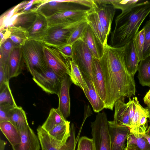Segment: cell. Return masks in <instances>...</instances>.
I'll use <instances>...</instances> for the list:
<instances>
[{
    "mask_svg": "<svg viewBox=\"0 0 150 150\" xmlns=\"http://www.w3.org/2000/svg\"><path fill=\"white\" fill-rule=\"evenodd\" d=\"M19 132L21 142L12 146L13 150H40L41 146L38 136L29 126Z\"/></svg>",
    "mask_w": 150,
    "mask_h": 150,
    "instance_id": "9a60e30c",
    "label": "cell"
},
{
    "mask_svg": "<svg viewBox=\"0 0 150 150\" xmlns=\"http://www.w3.org/2000/svg\"><path fill=\"white\" fill-rule=\"evenodd\" d=\"M72 49L71 60L77 66L82 74L93 81V57L87 45L82 40L79 39L72 45Z\"/></svg>",
    "mask_w": 150,
    "mask_h": 150,
    "instance_id": "8992f818",
    "label": "cell"
},
{
    "mask_svg": "<svg viewBox=\"0 0 150 150\" xmlns=\"http://www.w3.org/2000/svg\"><path fill=\"white\" fill-rule=\"evenodd\" d=\"M77 150H95L92 139L86 136L81 137L79 139Z\"/></svg>",
    "mask_w": 150,
    "mask_h": 150,
    "instance_id": "ab89813d",
    "label": "cell"
},
{
    "mask_svg": "<svg viewBox=\"0 0 150 150\" xmlns=\"http://www.w3.org/2000/svg\"><path fill=\"white\" fill-rule=\"evenodd\" d=\"M10 33V31L7 27H5L0 29V45L9 38Z\"/></svg>",
    "mask_w": 150,
    "mask_h": 150,
    "instance_id": "f6af8a7d",
    "label": "cell"
},
{
    "mask_svg": "<svg viewBox=\"0 0 150 150\" xmlns=\"http://www.w3.org/2000/svg\"><path fill=\"white\" fill-rule=\"evenodd\" d=\"M93 81L95 88L104 102L106 98L105 81L99 60L93 57L92 66Z\"/></svg>",
    "mask_w": 150,
    "mask_h": 150,
    "instance_id": "ffe728a7",
    "label": "cell"
},
{
    "mask_svg": "<svg viewBox=\"0 0 150 150\" xmlns=\"http://www.w3.org/2000/svg\"><path fill=\"white\" fill-rule=\"evenodd\" d=\"M25 65L23 59L21 46L17 45L13 49L7 64L8 78L17 77L22 72Z\"/></svg>",
    "mask_w": 150,
    "mask_h": 150,
    "instance_id": "5bb4252c",
    "label": "cell"
},
{
    "mask_svg": "<svg viewBox=\"0 0 150 150\" xmlns=\"http://www.w3.org/2000/svg\"><path fill=\"white\" fill-rule=\"evenodd\" d=\"M123 53L127 69L132 77L138 71L140 62L132 40L123 47Z\"/></svg>",
    "mask_w": 150,
    "mask_h": 150,
    "instance_id": "ac0fdd59",
    "label": "cell"
},
{
    "mask_svg": "<svg viewBox=\"0 0 150 150\" xmlns=\"http://www.w3.org/2000/svg\"><path fill=\"white\" fill-rule=\"evenodd\" d=\"M7 143L4 140L2 139L1 138L0 139V150H4L5 145Z\"/></svg>",
    "mask_w": 150,
    "mask_h": 150,
    "instance_id": "c3c4849f",
    "label": "cell"
},
{
    "mask_svg": "<svg viewBox=\"0 0 150 150\" xmlns=\"http://www.w3.org/2000/svg\"><path fill=\"white\" fill-rule=\"evenodd\" d=\"M7 103L17 107L16 102L10 89L9 81L0 88V104Z\"/></svg>",
    "mask_w": 150,
    "mask_h": 150,
    "instance_id": "836d02e7",
    "label": "cell"
},
{
    "mask_svg": "<svg viewBox=\"0 0 150 150\" xmlns=\"http://www.w3.org/2000/svg\"><path fill=\"white\" fill-rule=\"evenodd\" d=\"M72 83L69 76L65 74L62 80L61 87L57 95L59 105L57 108L66 119L70 114L69 89Z\"/></svg>",
    "mask_w": 150,
    "mask_h": 150,
    "instance_id": "4fadbf2b",
    "label": "cell"
},
{
    "mask_svg": "<svg viewBox=\"0 0 150 150\" xmlns=\"http://www.w3.org/2000/svg\"><path fill=\"white\" fill-rule=\"evenodd\" d=\"M58 49L64 57L71 59L73 54L72 45L67 44Z\"/></svg>",
    "mask_w": 150,
    "mask_h": 150,
    "instance_id": "ee69618b",
    "label": "cell"
},
{
    "mask_svg": "<svg viewBox=\"0 0 150 150\" xmlns=\"http://www.w3.org/2000/svg\"><path fill=\"white\" fill-rule=\"evenodd\" d=\"M70 130V136L66 144L59 147L41 126H39L37 129V131L42 150H75L76 140L75 127L73 123L71 125Z\"/></svg>",
    "mask_w": 150,
    "mask_h": 150,
    "instance_id": "30bf717a",
    "label": "cell"
},
{
    "mask_svg": "<svg viewBox=\"0 0 150 150\" xmlns=\"http://www.w3.org/2000/svg\"><path fill=\"white\" fill-rule=\"evenodd\" d=\"M86 19L98 39L103 45L107 43L108 35L102 27L94 9H91Z\"/></svg>",
    "mask_w": 150,
    "mask_h": 150,
    "instance_id": "d4e9b609",
    "label": "cell"
},
{
    "mask_svg": "<svg viewBox=\"0 0 150 150\" xmlns=\"http://www.w3.org/2000/svg\"><path fill=\"white\" fill-rule=\"evenodd\" d=\"M38 14L35 10L14 14L7 21L4 27L13 26L21 27L27 30L34 22Z\"/></svg>",
    "mask_w": 150,
    "mask_h": 150,
    "instance_id": "2e32d148",
    "label": "cell"
},
{
    "mask_svg": "<svg viewBox=\"0 0 150 150\" xmlns=\"http://www.w3.org/2000/svg\"><path fill=\"white\" fill-rule=\"evenodd\" d=\"M0 46V65L6 64L11 51L13 48L17 45L8 38Z\"/></svg>",
    "mask_w": 150,
    "mask_h": 150,
    "instance_id": "d6a6232c",
    "label": "cell"
},
{
    "mask_svg": "<svg viewBox=\"0 0 150 150\" xmlns=\"http://www.w3.org/2000/svg\"><path fill=\"white\" fill-rule=\"evenodd\" d=\"M148 109V110H149V120H150V107H147Z\"/></svg>",
    "mask_w": 150,
    "mask_h": 150,
    "instance_id": "f5cc1de1",
    "label": "cell"
},
{
    "mask_svg": "<svg viewBox=\"0 0 150 150\" xmlns=\"http://www.w3.org/2000/svg\"><path fill=\"white\" fill-rule=\"evenodd\" d=\"M32 76L34 81L43 91L47 93L58 95L63 78L49 68L45 71Z\"/></svg>",
    "mask_w": 150,
    "mask_h": 150,
    "instance_id": "ba28073f",
    "label": "cell"
},
{
    "mask_svg": "<svg viewBox=\"0 0 150 150\" xmlns=\"http://www.w3.org/2000/svg\"><path fill=\"white\" fill-rule=\"evenodd\" d=\"M48 27L46 18L38 13L35 21L27 30L29 39L39 41L46 34Z\"/></svg>",
    "mask_w": 150,
    "mask_h": 150,
    "instance_id": "7402d4cb",
    "label": "cell"
},
{
    "mask_svg": "<svg viewBox=\"0 0 150 150\" xmlns=\"http://www.w3.org/2000/svg\"><path fill=\"white\" fill-rule=\"evenodd\" d=\"M94 2L97 6L104 5L112 4L113 0H94Z\"/></svg>",
    "mask_w": 150,
    "mask_h": 150,
    "instance_id": "bcb514c9",
    "label": "cell"
},
{
    "mask_svg": "<svg viewBox=\"0 0 150 150\" xmlns=\"http://www.w3.org/2000/svg\"><path fill=\"white\" fill-rule=\"evenodd\" d=\"M9 119L19 131L23 130L29 126L25 112L20 106L15 107L10 111Z\"/></svg>",
    "mask_w": 150,
    "mask_h": 150,
    "instance_id": "484cf974",
    "label": "cell"
},
{
    "mask_svg": "<svg viewBox=\"0 0 150 150\" xmlns=\"http://www.w3.org/2000/svg\"><path fill=\"white\" fill-rule=\"evenodd\" d=\"M108 122L106 114L98 113L91 122V134L95 150H111Z\"/></svg>",
    "mask_w": 150,
    "mask_h": 150,
    "instance_id": "277c9868",
    "label": "cell"
},
{
    "mask_svg": "<svg viewBox=\"0 0 150 150\" xmlns=\"http://www.w3.org/2000/svg\"><path fill=\"white\" fill-rule=\"evenodd\" d=\"M88 25L86 19L79 24L71 35L68 39L67 44L73 45L76 41L81 39Z\"/></svg>",
    "mask_w": 150,
    "mask_h": 150,
    "instance_id": "e575fe53",
    "label": "cell"
},
{
    "mask_svg": "<svg viewBox=\"0 0 150 150\" xmlns=\"http://www.w3.org/2000/svg\"><path fill=\"white\" fill-rule=\"evenodd\" d=\"M99 61L106 90L105 108L112 110L115 103L120 98H130L135 95L134 78L126 68L123 47H113L106 43L104 45L103 55Z\"/></svg>",
    "mask_w": 150,
    "mask_h": 150,
    "instance_id": "6da1fadb",
    "label": "cell"
},
{
    "mask_svg": "<svg viewBox=\"0 0 150 150\" xmlns=\"http://www.w3.org/2000/svg\"><path fill=\"white\" fill-rule=\"evenodd\" d=\"M114 106V122L117 125L126 126L129 128L130 122L129 108L127 103L125 102V98H121L117 100Z\"/></svg>",
    "mask_w": 150,
    "mask_h": 150,
    "instance_id": "603a6c76",
    "label": "cell"
},
{
    "mask_svg": "<svg viewBox=\"0 0 150 150\" xmlns=\"http://www.w3.org/2000/svg\"><path fill=\"white\" fill-rule=\"evenodd\" d=\"M150 13V1L146 0L122 12L115 20V25L111 33L110 45L122 47L133 40Z\"/></svg>",
    "mask_w": 150,
    "mask_h": 150,
    "instance_id": "7a4b0ae2",
    "label": "cell"
},
{
    "mask_svg": "<svg viewBox=\"0 0 150 150\" xmlns=\"http://www.w3.org/2000/svg\"><path fill=\"white\" fill-rule=\"evenodd\" d=\"M144 134L129 133L127 137L126 146L138 150H150V145Z\"/></svg>",
    "mask_w": 150,
    "mask_h": 150,
    "instance_id": "f546056e",
    "label": "cell"
},
{
    "mask_svg": "<svg viewBox=\"0 0 150 150\" xmlns=\"http://www.w3.org/2000/svg\"><path fill=\"white\" fill-rule=\"evenodd\" d=\"M139 103L137 97H134L131 99L129 98V101L127 103L129 110V115L131 122L134 116L138 103Z\"/></svg>",
    "mask_w": 150,
    "mask_h": 150,
    "instance_id": "7bdbcfd3",
    "label": "cell"
},
{
    "mask_svg": "<svg viewBox=\"0 0 150 150\" xmlns=\"http://www.w3.org/2000/svg\"><path fill=\"white\" fill-rule=\"evenodd\" d=\"M67 121L57 108H52L50 110L48 117L41 127L48 132L56 126L65 123Z\"/></svg>",
    "mask_w": 150,
    "mask_h": 150,
    "instance_id": "83f0119b",
    "label": "cell"
},
{
    "mask_svg": "<svg viewBox=\"0 0 150 150\" xmlns=\"http://www.w3.org/2000/svg\"><path fill=\"white\" fill-rule=\"evenodd\" d=\"M138 71L140 83L143 86L150 87V55L140 62Z\"/></svg>",
    "mask_w": 150,
    "mask_h": 150,
    "instance_id": "f1b7e54d",
    "label": "cell"
},
{
    "mask_svg": "<svg viewBox=\"0 0 150 150\" xmlns=\"http://www.w3.org/2000/svg\"><path fill=\"white\" fill-rule=\"evenodd\" d=\"M0 128L12 146L21 143V138L19 131L10 121L0 123Z\"/></svg>",
    "mask_w": 150,
    "mask_h": 150,
    "instance_id": "4316f807",
    "label": "cell"
},
{
    "mask_svg": "<svg viewBox=\"0 0 150 150\" xmlns=\"http://www.w3.org/2000/svg\"><path fill=\"white\" fill-rule=\"evenodd\" d=\"M149 111L143 114L140 118L137 127L136 134H144L148 126V118H149Z\"/></svg>",
    "mask_w": 150,
    "mask_h": 150,
    "instance_id": "60d3db41",
    "label": "cell"
},
{
    "mask_svg": "<svg viewBox=\"0 0 150 150\" xmlns=\"http://www.w3.org/2000/svg\"><path fill=\"white\" fill-rule=\"evenodd\" d=\"M143 100L144 103L147 106V107H150V89L146 93Z\"/></svg>",
    "mask_w": 150,
    "mask_h": 150,
    "instance_id": "7dc6e473",
    "label": "cell"
},
{
    "mask_svg": "<svg viewBox=\"0 0 150 150\" xmlns=\"http://www.w3.org/2000/svg\"><path fill=\"white\" fill-rule=\"evenodd\" d=\"M15 107H16L7 103L0 104V123L9 121L10 111Z\"/></svg>",
    "mask_w": 150,
    "mask_h": 150,
    "instance_id": "b9f144b4",
    "label": "cell"
},
{
    "mask_svg": "<svg viewBox=\"0 0 150 150\" xmlns=\"http://www.w3.org/2000/svg\"><path fill=\"white\" fill-rule=\"evenodd\" d=\"M86 44L93 57L99 60L104 52V45L100 42L89 25L81 39Z\"/></svg>",
    "mask_w": 150,
    "mask_h": 150,
    "instance_id": "e0dca14e",
    "label": "cell"
},
{
    "mask_svg": "<svg viewBox=\"0 0 150 150\" xmlns=\"http://www.w3.org/2000/svg\"><path fill=\"white\" fill-rule=\"evenodd\" d=\"M70 122L57 125L47 132L57 145L61 147L66 144L70 136Z\"/></svg>",
    "mask_w": 150,
    "mask_h": 150,
    "instance_id": "cb8c5ba5",
    "label": "cell"
},
{
    "mask_svg": "<svg viewBox=\"0 0 150 150\" xmlns=\"http://www.w3.org/2000/svg\"><path fill=\"white\" fill-rule=\"evenodd\" d=\"M144 135L150 145V137L145 133L144 134Z\"/></svg>",
    "mask_w": 150,
    "mask_h": 150,
    "instance_id": "681fc988",
    "label": "cell"
},
{
    "mask_svg": "<svg viewBox=\"0 0 150 150\" xmlns=\"http://www.w3.org/2000/svg\"><path fill=\"white\" fill-rule=\"evenodd\" d=\"M85 19L67 25L49 27L46 34L38 41L45 45L58 49L67 44L71 33Z\"/></svg>",
    "mask_w": 150,
    "mask_h": 150,
    "instance_id": "5b68a950",
    "label": "cell"
},
{
    "mask_svg": "<svg viewBox=\"0 0 150 150\" xmlns=\"http://www.w3.org/2000/svg\"><path fill=\"white\" fill-rule=\"evenodd\" d=\"M124 150H138L135 149L133 148H131L127 147L126 146Z\"/></svg>",
    "mask_w": 150,
    "mask_h": 150,
    "instance_id": "816d5d0a",
    "label": "cell"
},
{
    "mask_svg": "<svg viewBox=\"0 0 150 150\" xmlns=\"http://www.w3.org/2000/svg\"><path fill=\"white\" fill-rule=\"evenodd\" d=\"M144 0H113L112 3L116 9L121 10L122 12L130 9L142 2Z\"/></svg>",
    "mask_w": 150,
    "mask_h": 150,
    "instance_id": "8d00e7d4",
    "label": "cell"
},
{
    "mask_svg": "<svg viewBox=\"0 0 150 150\" xmlns=\"http://www.w3.org/2000/svg\"><path fill=\"white\" fill-rule=\"evenodd\" d=\"M80 5L71 3L69 0H44L37 6L36 11L46 18L62 11L71 9H84Z\"/></svg>",
    "mask_w": 150,
    "mask_h": 150,
    "instance_id": "8fae6325",
    "label": "cell"
},
{
    "mask_svg": "<svg viewBox=\"0 0 150 150\" xmlns=\"http://www.w3.org/2000/svg\"><path fill=\"white\" fill-rule=\"evenodd\" d=\"M91 9L67 10L57 13L47 18L48 27L67 25L83 20Z\"/></svg>",
    "mask_w": 150,
    "mask_h": 150,
    "instance_id": "9c48e42d",
    "label": "cell"
},
{
    "mask_svg": "<svg viewBox=\"0 0 150 150\" xmlns=\"http://www.w3.org/2000/svg\"><path fill=\"white\" fill-rule=\"evenodd\" d=\"M83 75L87 85L83 92L94 112H99L105 108L104 103L97 92L93 81L84 75Z\"/></svg>",
    "mask_w": 150,
    "mask_h": 150,
    "instance_id": "44dd1931",
    "label": "cell"
},
{
    "mask_svg": "<svg viewBox=\"0 0 150 150\" xmlns=\"http://www.w3.org/2000/svg\"><path fill=\"white\" fill-rule=\"evenodd\" d=\"M144 42L143 51V59L150 55V19L144 26Z\"/></svg>",
    "mask_w": 150,
    "mask_h": 150,
    "instance_id": "f35d334b",
    "label": "cell"
},
{
    "mask_svg": "<svg viewBox=\"0 0 150 150\" xmlns=\"http://www.w3.org/2000/svg\"><path fill=\"white\" fill-rule=\"evenodd\" d=\"M144 29L139 31L133 40L135 47L140 61L143 59V51L144 42Z\"/></svg>",
    "mask_w": 150,
    "mask_h": 150,
    "instance_id": "74e56055",
    "label": "cell"
},
{
    "mask_svg": "<svg viewBox=\"0 0 150 150\" xmlns=\"http://www.w3.org/2000/svg\"><path fill=\"white\" fill-rule=\"evenodd\" d=\"M70 63V79L72 83L80 87L83 91L87 85L83 74L77 66L71 59Z\"/></svg>",
    "mask_w": 150,
    "mask_h": 150,
    "instance_id": "1f68e13d",
    "label": "cell"
},
{
    "mask_svg": "<svg viewBox=\"0 0 150 150\" xmlns=\"http://www.w3.org/2000/svg\"><path fill=\"white\" fill-rule=\"evenodd\" d=\"M94 9L98 14L102 27L108 36L116 9L112 5H96Z\"/></svg>",
    "mask_w": 150,
    "mask_h": 150,
    "instance_id": "d6986e66",
    "label": "cell"
},
{
    "mask_svg": "<svg viewBox=\"0 0 150 150\" xmlns=\"http://www.w3.org/2000/svg\"><path fill=\"white\" fill-rule=\"evenodd\" d=\"M111 150H124L125 142L129 133V128L126 126L115 124L113 121H108Z\"/></svg>",
    "mask_w": 150,
    "mask_h": 150,
    "instance_id": "7c38bea8",
    "label": "cell"
},
{
    "mask_svg": "<svg viewBox=\"0 0 150 150\" xmlns=\"http://www.w3.org/2000/svg\"><path fill=\"white\" fill-rule=\"evenodd\" d=\"M6 27L10 32L9 38L16 45L22 46L29 39L27 30L13 26H9Z\"/></svg>",
    "mask_w": 150,
    "mask_h": 150,
    "instance_id": "4dcf8cb0",
    "label": "cell"
},
{
    "mask_svg": "<svg viewBox=\"0 0 150 150\" xmlns=\"http://www.w3.org/2000/svg\"></svg>",
    "mask_w": 150,
    "mask_h": 150,
    "instance_id": "db71d44e",
    "label": "cell"
},
{
    "mask_svg": "<svg viewBox=\"0 0 150 150\" xmlns=\"http://www.w3.org/2000/svg\"><path fill=\"white\" fill-rule=\"evenodd\" d=\"M145 134L150 137V125L146 130Z\"/></svg>",
    "mask_w": 150,
    "mask_h": 150,
    "instance_id": "f907efd6",
    "label": "cell"
},
{
    "mask_svg": "<svg viewBox=\"0 0 150 150\" xmlns=\"http://www.w3.org/2000/svg\"><path fill=\"white\" fill-rule=\"evenodd\" d=\"M22 56L28 71L32 75L43 72L48 68L43 50V44L33 40L28 39L21 46Z\"/></svg>",
    "mask_w": 150,
    "mask_h": 150,
    "instance_id": "3957f363",
    "label": "cell"
},
{
    "mask_svg": "<svg viewBox=\"0 0 150 150\" xmlns=\"http://www.w3.org/2000/svg\"><path fill=\"white\" fill-rule=\"evenodd\" d=\"M149 111L147 108H143L139 103L137 105L135 114L130 122L129 133L136 134L137 127L142 116Z\"/></svg>",
    "mask_w": 150,
    "mask_h": 150,
    "instance_id": "d590c367",
    "label": "cell"
},
{
    "mask_svg": "<svg viewBox=\"0 0 150 150\" xmlns=\"http://www.w3.org/2000/svg\"><path fill=\"white\" fill-rule=\"evenodd\" d=\"M45 60L48 67L59 76L70 75V61L71 59L64 57L57 48L43 44Z\"/></svg>",
    "mask_w": 150,
    "mask_h": 150,
    "instance_id": "52a82bcc",
    "label": "cell"
}]
</instances>
